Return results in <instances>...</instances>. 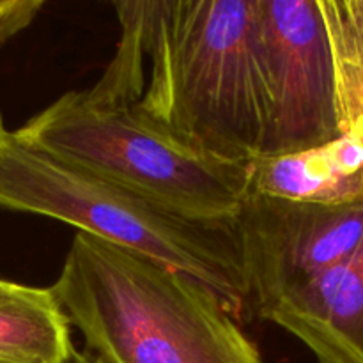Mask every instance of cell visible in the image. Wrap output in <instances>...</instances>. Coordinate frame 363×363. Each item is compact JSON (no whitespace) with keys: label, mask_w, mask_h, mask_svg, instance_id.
Returning <instances> with one entry per match:
<instances>
[{"label":"cell","mask_w":363,"mask_h":363,"mask_svg":"<svg viewBox=\"0 0 363 363\" xmlns=\"http://www.w3.org/2000/svg\"><path fill=\"white\" fill-rule=\"evenodd\" d=\"M52 291L108 363H262L208 286L89 234H74Z\"/></svg>","instance_id":"obj_1"},{"label":"cell","mask_w":363,"mask_h":363,"mask_svg":"<svg viewBox=\"0 0 363 363\" xmlns=\"http://www.w3.org/2000/svg\"><path fill=\"white\" fill-rule=\"evenodd\" d=\"M135 112L156 130L225 162L262 155L266 101L257 0H163Z\"/></svg>","instance_id":"obj_2"},{"label":"cell","mask_w":363,"mask_h":363,"mask_svg":"<svg viewBox=\"0 0 363 363\" xmlns=\"http://www.w3.org/2000/svg\"><path fill=\"white\" fill-rule=\"evenodd\" d=\"M0 208L46 216L147 255L208 286L229 314L248 308L233 223L186 218L32 144L0 113Z\"/></svg>","instance_id":"obj_3"},{"label":"cell","mask_w":363,"mask_h":363,"mask_svg":"<svg viewBox=\"0 0 363 363\" xmlns=\"http://www.w3.org/2000/svg\"><path fill=\"white\" fill-rule=\"evenodd\" d=\"M27 140L186 218L233 223L248 195V165L225 162L69 91L16 128Z\"/></svg>","instance_id":"obj_4"},{"label":"cell","mask_w":363,"mask_h":363,"mask_svg":"<svg viewBox=\"0 0 363 363\" xmlns=\"http://www.w3.org/2000/svg\"><path fill=\"white\" fill-rule=\"evenodd\" d=\"M257 57L266 101L261 156L319 147L342 135L319 0H257Z\"/></svg>","instance_id":"obj_5"},{"label":"cell","mask_w":363,"mask_h":363,"mask_svg":"<svg viewBox=\"0 0 363 363\" xmlns=\"http://www.w3.org/2000/svg\"><path fill=\"white\" fill-rule=\"evenodd\" d=\"M248 284V308L264 315L357 252L363 202L319 206L248 191L233 222Z\"/></svg>","instance_id":"obj_6"},{"label":"cell","mask_w":363,"mask_h":363,"mask_svg":"<svg viewBox=\"0 0 363 363\" xmlns=\"http://www.w3.org/2000/svg\"><path fill=\"white\" fill-rule=\"evenodd\" d=\"M264 319L301 340L319 363H363V241L351 257L277 303Z\"/></svg>","instance_id":"obj_7"},{"label":"cell","mask_w":363,"mask_h":363,"mask_svg":"<svg viewBox=\"0 0 363 363\" xmlns=\"http://www.w3.org/2000/svg\"><path fill=\"white\" fill-rule=\"evenodd\" d=\"M248 191L293 202L344 206L363 202V149L340 135L319 147L248 163Z\"/></svg>","instance_id":"obj_8"},{"label":"cell","mask_w":363,"mask_h":363,"mask_svg":"<svg viewBox=\"0 0 363 363\" xmlns=\"http://www.w3.org/2000/svg\"><path fill=\"white\" fill-rule=\"evenodd\" d=\"M77 353L52 287L0 279V363H71Z\"/></svg>","instance_id":"obj_9"},{"label":"cell","mask_w":363,"mask_h":363,"mask_svg":"<svg viewBox=\"0 0 363 363\" xmlns=\"http://www.w3.org/2000/svg\"><path fill=\"white\" fill-rule=\"evenodd\" d=\"M112 6L121 23L116 55L94 87L84 91V96L98 108L130 110L138 105L147 85L145 62L151 55L163 0H117Z\"/></svg>","instance_id":"obj_10"},{"label":"cell","mask_w":363,"mask_h":363,"mask_svg":"<svg viewBox=\"0 0 363 363\" xmlns=\"http://www.w3.org/2000/svg\"><path fill=\"white\" fill-rule=\"evenodd\" d=\"M335 64L337 113L342 135L363 149V0H319Z\"/></svg>","instance_id":"obj_11"},{"label":"cell","mask_w":363,"mask_h":363,"mask_svg":"<svg viewBox=\"0 0 363 363\" xmlns=\"http://www.w3.org/2000/svg\"><path fill=\"white\" fill-rule=\"evenodd\" d=\"M43 7V0H0V45L27 28Z\"/></svg>","instance_id":"obj_12"},{"label":"cell","mask_w":363,"mask_h":363,"mask_svg":"<svg viewBox=\"0 0 363 363\" xmlns=\"http://www.w3.org/2000/svg\"><path fill=\"white\" fill-rule=\"evenodd\" d=\"M71 363H108V362L101 360V358L98 357H84V354L77 353L73 360H71Z\"/></svg>","instance_id":"obj_13"}]
</instances>
